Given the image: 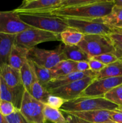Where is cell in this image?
<instances>
[{
    "instance_id": "obj_27",
    "label": "cell",
    "mask_w": 122,
    "mask_h": 123,
    "mask_svg": "<svg viewBox=\"0 0 122 123\" xmlns=\"http://www.w3.org/2000/svg\"><path fill=\"white\" fill-rule=\"evenodd\" d=\"M44 115L45 122L48 121L53 123H67L60 109L52 108L45 105L44 108Z\"/></svg>"
},
{
    "instance_id": "obj_1",
    "label": "cell",
    "mask_w": 122,
    "mask_h": 123,
    "mask_svg": "<svg viewBox=\"0 0 122 123\" xmlns=\"http://www.w3.org/2000/svg\"><path fill=\"white\" fill-rule=\"evenodd\" d=\"M114 7V0H94L87 4L59 8L50 13L66 19L94 20L106 17L111 13Z\"/></svg>"
},
{
    "instance_id": "obj_39",
    "label": "cell",
    "mask_w": 122,
    "mask_h": 123,
    "mask_svg": "<svg viewBox=\"0 0 122 123\" xmlns=\"http://www.w3.org/2000/svg\"><path fill=\"white\" fill-rule=\"evenodd\" d=\"M114 6L116 7H122V0H114Z\"/></svg>"
},
{
    "instance_id": "obj_6",
    "label": "cell",
    "mask_w": 122,
    "mask_h": 123,
    "mask_svg": "<svg viewBox=\"0 0 122 123\" xmlns=\"http://www.w3.org/2000/svg\"><path fill=\"white\" fill-rule=\"evenodd\" d=\"M59 40L60 34L32 28L16 35L14 44L29 50L39 43Z\"/></svg>"
},
{
    "instance_id": "obj_34",
    "label": "cell",
    "mask_w": 122,
    "mask_h": 123,
    "mask_svg": "<svg viewBox=\"0 0 122 123\" xmlns=\"http://www.w3.org/2000/svg\"><path fill=\"white\" fill-rule=\"evenodd\" d=\"M88 63L89 65L90 70H92V72L97 73L100 72L105 66V65L103 64L98 60L94 59L93 58H90L89 61H88Z\"/></svg>"
},
{
    "instance_id": "obj_28",
    "label": "cell",
    "mask_w": 122,
    "mask_h": 123,
    "mask_svg": "<svg viewBox=\"0 0 122 123\" xmlns=\"http://www.w3.org/2000/svg\"><path fill=\"white\" fill-rule=\"evenodd\" d=\"M104 98L118 106L122 110V85L116 86L106 92Z\"/></svg>"
},
{
    "instance_id": "obj_17",
    "label": "cell",
    "mask_w": 122,
    "mask_h": 123,
    "mask_svg": "<svg viewBox=\"0 0 122 123\" xmlns=\"http://www.w3.org/2000/svg\"><path fill=\"white\" fill-rule=\"evenodd\" d=\"M16 35L0 34V67L8 64L10 55L14 44Z\"/></svg>"
},
{
    "instance_id": "obj_7",
    "label": "cell",
    "mask_w": 122,
    "mask_h": 123,
    "mask_svg": "<svg viewBox=\"0 0 122 123\" xmlns=\"http://www.w3.org/2000/svg\"><path fill=\"white\" fill-rule=\"evenodd\" d=\"M64 19L69 28L74 29L83 35L109 36L115 32L114 30L104 24L102 19L94 20Z\"/></svg>"
},
{
    "instance_id": "obj_3",
    "label": "cell",
    "mask_w": 122,
    "mask_h": 123,
    "mask_svg": "<svg viewBox=\"0 0 122 123\" xmlns=\"http://www.w3.org/2000/svg\"><path fill=\"white\" fill-rule=\"evenodd\" d=\"M120 109V107L111 103L104 97H79L67 101L61 106L60 110L68 112H84L92 111H114Z\"/></svg>"
},
{
    "instance_id": "obj_36",
    "label": "cell",
    "mask_w": 122,
    "mask_h": 123,
    "mask_svg": "<svg viewBox=\"0 0 122 123\" xmlns=\"http://www.w3.org/2000/svg\"><path fill=\"white\" fill-rule=\"evenodd\" d=\"M90 70L89 65L88 62L87 61H80V62H77L75 65V72H84Z\"/></svg>"
},
{
    "instance_id": "obj_11",
    "label": "cell",
    "mask_w": 122,
    "mask_h": 123,
    "mask_svg": "<svg viewBox=\"0 0 122 123\" xmlns=\"http://www.w3.org/2000/svg\"><path fill=\"white\" fill-rule=\"evenodd\" d=\"M32 27L22 21L14 11L0 12V34L16 35Z\"/></svg>"
},
{
    "instance_id": "obj_37",
    "label": "cell",
    "mask_w": 122,
    "mask_h": 123,
    "mask_svg": "<svg viewBox=\"0 0 122 123\" xmlns=\"http://www.w3.org/2000/svg\"><path fill=\"white\" fill-rule=\"evenodd\" d=\"M109 37L113 43L120 44L122 45V34L119 32H114L109 35Z\"/></svg>"
},
{
    "instance_id": "obj_40",
    "label": "cell",
    "mask_w": 122,
    "mask_h": 123,
    "mask_svg": "<svg viewBox=\"0 0 122 123\" xmlns=\"http://www.w3.org/2000/svg\"><path fill=\"white\" fill-rule=\"evenodd\" d=\"M0 123H8L6 117L0 113Z\"/></svg>"
},
{
    "instance_id": "obj_4",
    "label": "cell",
    "mask_w": 122,
    "mask_h": 123,
    "mask_svg": "<svg viewBox=\"0 0 122 123\" xmlns=\"http://www.w3.org/2000/svg\"><path fill=\"white\" fill-rule=\"evenodd\" d=\"M27 60L40 67L51 69L67 58L63 53L61 44L54 50H46L35 47L31 48L28 50Z\"/></svg>"
},
{
    "instance_id": "obj_16",
    "label": "cell",
    "mask_w": 122,
    "mask_h": 123,
    "mask_svg": "<svg viewBox=\"0 0 122 123\" xmlns=\"http://www.w3.org/2000/svg\"><path fill=\"white\" fill-rule=\"evenodd\" d=\"M69 113L91 123H101L111 121L110 120V111L71 112Z\"/></svg>"
},
{
    "instance_id": "obj_23",
    "label": "cell",
    "mask_w": 122,
    "mask_h": 123,
    "mask_svg": "<svg viewBox=\"0 0 122 123\" xmlns=\"http://www.w3.org/2000/svg\"><path fill=\"white\" fill-rule=\"evenodd\" d=\"M76 63L77 62L68 60L61 61L55 67L50 69L53 78L63 76L74 72Z\"/></svg>"
},
{
    "instance_id": "obj_29",
    "label": "cell",
    "mask_w": 122,
    "mask_h": 123,
    "mask_svg": "<svg viewBox=\"0 0 122 123\" xmlns=\"http://www.w3.org/2000/svg\"><path fill=\"white\" fill-rule=\"evenodd\" d=\"M65 102L66 101L63 100V98H61L58 96L50 94L49 97H47V99L46 103L45 105L52 108L60 109L61 106L64 104Z\"/></svg>"
},
{
    "instance_id": "obj_31",
    "label": "cell",
    "mask_w": 122,
    "mask_h": 123,
    "mask_svg": "<svg viewBox=\"0 0 122 123\" xmlns=\"http://www.w3.org/2000/svg\"><path fill=\"white\" fill-rule=\"evenodd\" d=\"M93 58L95 60H98L99 62L102 63L105 66L108 65L112 63L115 61H117L118 58L117 56L112 53H107V54H104L102 55H98V56H94Z\"/></svg>"
},
{
    "instance_id": "obj_13",
    "label": "cell",
    "mask_w": 122,
    "mask_h": 123,
    "mask_svg": "<svg viewBox=\"0 0 122 123\" xmlns=\"http://www.w3.org/2000/svg\"><path fill=\"white\" fill-rule=\"evenodd\" d=\"M0 100L11 102L16 109L19 110L25 91L23 85L14 88H10L0 76Z\"/></svg>"
},
{
    "instance_id": "obj_19",
    "label": "cell",
    "mask_w": 122,
    "mask_h": 123,
    "mask_svg": "<svg viewBox=\"0 0 122 123\" xmlns=\"http://www.w3.org/2000/svg\"><path fill=\"white\" fill-rule=\"evenodd\" d=\"M62 50L67 60L75 62H88L91 58L78 46H67L62 44Z\"/></svg>"
},
{
    "instance_id": "obj_33",
    "label": "cell",
    "mask_w": 122,
    "mask_h": 123,
    "mask_svg": "<svg viewBox=\"0 0 122 123\" xmlns=\"http://www.w3.org/2000/svg\"><path fill=\"white\" fill-rule=\"evenodd\" d=\"M61 112L65 118L67 123H91L85 121L68 112L63 111H61Z\"/></svg>"
},
{
    "instance_id": "obj_12",
    "label": "cell",
    "mask_w": 122,
    "mask_h": 123,
    "mask_svg": "<svg viewBox=\"0 0 122 123\" xmlns=\"http://www.w3.org/2000/svg\"><path fill=\"white\" fill-rule=\"evenodd\" d=\"M62 0H25L13 10L16 13H50L61 8Z\"/></svg>"
},
{
    "instance_id": "obj_26",
    "label": "cell",
    "mask_w": 122,
    "mask_h": 123,
    "mask_svg": "<svg viewBox=\"0 0 122 123\" xmlns=\"http://www.w3.org/2000/svg\"><path fill=\"white\" fill-rule=\"evenodd\" d=\"M20 73L22 83L25 90L29 92L34 79V73L28 60L20 69Z\"/></svg>"
},
{
    "instance_id": "obj_22",
    "label": "cell",
    "mask_w": 122,
    "mask_h": 123,
    "mask_svg": "<svg viewBox=\"0 0 122 123\" xmlns=\"http://www.w3.org/2000/svg\"><path fill=\"white\" fill-rule=\"evenodd\" d=\"M83 37L84 35L81 32L68 28L60 34V41L64 45L77 46L82 40Z\"/></svg>"
},
{
    "instance_id": "obj_15",
    "label": "cell",
    "mask_w": 122,
    "mask_h": 123,
    "mask_svg": "<svg viewBox=\"0 0 122 123\" xmlns=\"http://www.w3.org/2000/svg\"><path fill=\"white\" fill-rule=\"evenodd\" d=\"M0 76L10 88H14L23 85L20 70L13 68L8 64L4 65L0 67Z\"/></svg>"
},
{
    "instance_id": "obj_35",
    "label": "cell",
    "mask_w": 122,
    "mask_h": 123,
    "mask_svg": "<svg viewBox=\"0 0 122 123\" xmlns=\"http://www.w3.org/2000/svg\"><path fill=\"white\" fill-rule=\"evenodd\" d=\"M110 120L116 123H122V110L110 111Z\"/></svg>"
},
{
    "instance_id": "obj_20",
    "label": "cell",
    "mask_w": 122,
    "mask_h": 123,
    "mask_svg": "<svg viewBox=\"0 0 122 123\" xmlns=\"http://www.w3.org/2000/svg\"><path fill=\"white\" fill-rule=\"evenodd\" d=\"M102 20L114 31L122 30V7L114 6L111 13Z\"/></svg>"
},
{
    "instance_id": "obj_21",
    "label": "cell",
    "mask_w": 122,
    "mask_h": 123,
    "mask_svg": "<svg viewBox=\"0 0 122 123\" xmlns=\"http://www.w3.org/2000/svg\"><path fill=\"white\" fill-rule=\"evenodd\" d=\"M122 76V61H117L106 65L100 72L97 74L95 79Z\"/></svg>"
},
{
    "instance_id": "obj_2",
    "label": "cell",
    "mask_w": 122,
    "mask_h": 123,
    "mask_svg": "<svg viewBox=\"0 0 122 123\" xmlns=\"http://www.w3.org/2000/svg\"><path fill=\"white\" fill-rule=\"evenodd\" d=\"M22 22L34 28L60 34L68 29L64 18L57 16L51 13H17Z\"/></svg>"
},
{
    "instance_id": "obj_14",
    "label": "cell",
    "mask_w": 122,
    "mask_h": 123,
    "mask_svg": "<svg viewBox=\"0 0 122 123\" xmlns=\"http://www.w3.org/2000/svg\"><path fill=\"white\" fill-rule=\"evenodd\" d=\"M97 74L98 73L92 72L90 70L84 72H74L67 75L53 78L45 85V88L47 91H49L50 90H53V89L67 85L72 82L84 79L87 77H95L96 78Z\"/></svg>"
},
{
    "instance_id": "obj_24",
    "label": "cell",
    "mask_w": 122,
    "mask_h": 123,
    "mask_svg": "<svg viewBox=\"0 0 122 123\" xmlns=\"http://www.w3.org/2000/svg\"><path fill=\"white\" fill-rule=\"evenodd\" d=\"M28 92L33 98L42 102L44 105L46 103L47 97L50 95L49 91L39 82L35 73L33 83H32V85L30 88L29 91Z\"/></svg>"
},
{
    "instance_id": "obj_41",
    "label": "cell",
    "mask_w": 122,
    "mask_h": 123,
    "mask_svg": "<svg viewBox=\"0 0 122 123\" xmlns=\"http://www.w3.org/2000/svg\"><path fill=\"white\" fill-rule=\"evenodd\" d=\"M115 32H119V33H122V30H117V31H115Z\"/></svg>"
},
{
    "instance_id": "obj_25",
    "label": "cell",
    "mask_w": 122,
    "mask_h": 123,
    "mask_svg": "<svg viewBox=\"0 0 122 123\" xmlns=\"http://www.w3.org/2000/svg\"><path fill=\"white\" fill-rule=\"evenodd\" d=\"M30 66L32 67L37 79L39 81V82L43 85L44 87H45V85L51 80L53 79L52 73L50 69L44 68V67H40L38 65L35 64L32 61H30L28 60Z\"/></svg>"
},
{
    "instance_id": "obj_8",
    "label": "cell",
    "mask_w": 122,
    "mask_h": 123,
    "mask_svg": "<svg viewBox=\"0 0 122 123\" xmlns=\"http://www.w3.org/2000/svg\"><path fill=\"white\" fill-rule=\"evenodd\" d=\"M45 105L33 98L26 90L19 109L29 123H45L44 115Z\"/></svg>"
},
{
    "instance_id": "obj_5",
    "label": "cell",
    "mask_w": 122,
    "mask_h": 123,
    "mask_svg": "<svg viewBox=\"0 0 122 123\" xmlns=\"http://www.w3.org/2000/svg\"><path fill=\"white\" fill-rule=\"evenodd\" d=\"M77 46L91 58L107 53L114 54L115 51L109 36L104 35H84Z\"/></svg>"
},
{
    "instance_id": "obj_43",
    "label": "cell",
    "mask_w": 122,
    "mask_h": 123,
    "mask_svg": "<svg viewBox=\"0 0 122 123\" xmlns=\"http://www.w3.org/2000/svg\"><path fill=\"white\" fill-rule=\"evenodd\" d=\"M0 92H1V88H0Z\"/></svg>"
},
{
    "instance_id": "obj_10",
    "label": "cell",
    "mask_w": 122,
    "mask_h": 123,
    "mask_svg": "<svg viewBox=\"0 0 122 123\" xmlns=\"http://www.w3.org/2000/svg\"><path fill=\"white\" fill-rule=\"evenodd\" d=\"M120 85H122V76L94 79L80 97H104L106 92Z\"/></svg>"
},
{
    "instance_id": "obj_9",
    "label": "cell",
    "mask_w": 122,
    "mask_h": 123,
    "mask_svg": "<svg viewBox=\"0 0 122 123\" xmlns=\"http://www.w3.org/2000/svg\"><path fill=\"white\" fill-rule=\"evenodd\" d=\"M94 79L95 77H87L48 91L51 94L63 98L66 102L72 100L80 97Z\"/></svg>"
},
{
    "instance_id": "obj_30",
    "label": "cell",
    "mask_w": 122,
    "mask_h": 123,
    "mask_svg": "<svg viewBox=\"0 0 122 123\" xmlns=\"http://www.w3.org/2000/svg\"><path fill=\"white\" fill-rule=\"evenodd\" d=\"M16 109L12 103L0 100V113L5 117L13 114Z\"/></svg>"
},
{
    "instance_id": "obj_18",
    "label": "cell",
    "mask_w": 122,
    "mask_h": 123,
    "mask_svg": "<svg viewBox=\"0 0 122 123\" xmlns=\"http://www.w3.org/2000/svg\"><path fill=\"white\" fill-rule=\"evenodd\" d=\"M28 49L14 44L12 48L8 60V65L15 69L21 68L23 65L27 61Z\"/></svg>"
},
{
    "instance_id": "obj_42",
    "label": "cell",
    "mask_w": 122,
    "mask_h": 123,
    "mask_svg": "<svg viewBox=\"0 0 122 123\" xmlns=\"http://www.w3.org/2000/svg\"><path fill=\"white\" fill-rule=\"evenodd\" d=\"M116 123L113 121H108V122H105V123Z\"/></svg>"
},
{
    "instance_id": "obj_32",
    "label": "cell",
    "mask_w": 122,
    "mask_h": 123,
    "mask_svg": "<svg viewBox=\"0 0 122 123\" xmlns=\"http://www.w3.org/2000/svg\"><path fill=\"white\" fill-rule=\"evenodd\" d=\"M6 118L8 123H29L18 109H16L13 114L6 117Z\"/></svg>"
},
{
    "instance_id": "obj_38",
    "label": "cell",
    "mask_w": 122,
    "mask_h": 123,
    "mask_svg": "<svg viewBox=\"0 0 122 123\" xmlns=\"http://www.w3.org/2000/svg\"><path fill=\"white\" fill-rule=\"evenodd\" d=\"M115 48V51L114 54L117 56L118 60L122 61V45L120 44L113 43Z\"/></svg>"
}]
</instances>
